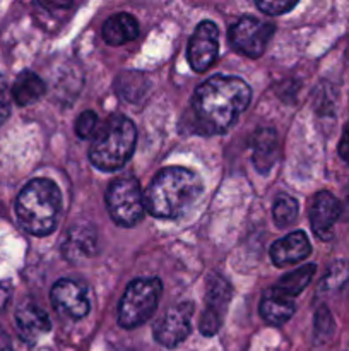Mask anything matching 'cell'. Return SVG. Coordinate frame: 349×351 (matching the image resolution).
Here are the masks:
<instances>
[{
  "instance_id": "20",
  "label": "cell",
  "mask_w": 349,
  "mask_h": 351,
  "mask_svg": "<svg viewBox=\"0 0 349 351\" xmlns=\"http://www.w3.org/2000/svg\"><path fill=\"white\" fill-rule=\"evenodd\" d=\"M296 312V305L289 298L277 297V295L269 293L263 297L260 304V315L263 321L270 326H283L293 317Z\"/></svg>"
},
{
  "instance_id": "15",
  "label": "cell",
  "mask_w": 349,
  "mask_h": 351,
  "mask_svg": "<svg viewBox=\"0 0 349 351\" xmlns=\"http://www.w3.org/2000/svg\"><path fill=\"white\" fill-rule=\"evenodd\" d=\"M250 146H252L253 165L260 173L267 175L279 158V137L276 130L269 127L259 129L250 139Z\"/></svg>"
},
{
  "instance_id": "6",
  "label": "cell",
  "mask_w": 349,
  "mask_h": 351,
  "mask_svg": "<svg viewBox=\"0 0 349 351\" xmlns=\"http://www.w3.org/2000/svg\"><path fill=\"white\" fill-rule=\"evenodd\" d=\"M106 208L118 226H135L146 213L144 192L139 182L132 177L118 178L106 192Z\"/></svg>"
},
{
  "instance_id": "11",
  "label": "cell",
  "mask_w": 349,
  "mask_h": 351,
  "mask_svg": "<svg viewBox=\"0 0 349 351\" xmlns=\"http://www.w3.org/2000/svg\"><path fill=\"white\" fill-rule=\"evenodd\" d=\"M50 298L58 314L67 315L75 321L86 317L91 308L88 290L84 288V285L74 280H65V278L58 280L51 288Z\"/></svg>"
},
{
  "instance_id": "22",
  "label": "cell",
  "mask_w": 349,
  "mask_h": 351,
  "mask_svg": "<svg viewBox=\"0 0 349 351\" xmlns=\"http://www.w3.org/2000/svg\"><path fill=\"white\" fill-rule=\"evenodd\" d=\"M298 213H300V206H298L296 199L287 194L277 195L272 208V218L276 226L286 228V226L293 225L294 219L298 218Z\"/></svg>"
},
{
  "instance_id": "8",
  "label": "cell",
  "mask_w": 349,
  "mask_h": 351,
  "mask_svg": "<svg viewBox=\"0 0 349 351\" xmlns=\"http://www.w3.org/2000/svg\"><path fill=\"white\" fill-rule=\"evenodd\" d=\"M231 300V288L219 274H211L205 283V307L202 312L198 329L204 336H214L221 329Z\"/></svg>"
},
{
  "instance_id": "26",
  "label": "cell",
  "mask_w": 349,
  "mask_h": 351,
  "mask_svg": "<svg viewBox=\"0 0 349 351\" xmlns=\"http://www.w3.org/2000/svg\"><path fill=\"white\" fill-rule=\"evenodd\" d=\"M10 115V91L5 79L0 75V125L9 119Z\"/></svg>"
},
{
  "instance_id": "28",
  "label": "cell",
  "mask_w": 349,
  "mask_h": 351,
  "mask_svg": "<svg viewBox=\"0 0 349 351\" xmlns=\"http://www.w3.org/2000/svg\"><path fill=\"white\" fill-rule=\"evenodd\" d=\"M10 295H12V291H10L9 285L0 283V312L7 307V304L10 300Z\"/></svg>"
},
{
  "instance_id": "13",
  "label": "cell",
  "mask_w": 349,
  "mask_h": 351,
  "mask_svg": "<svg viewBox=\"0 0 349 351\" xmlns=\"http://www.w3.org/2000/svg\"><path fill=\"white\" fill-rule=\"evenodd\" d=\"M16 324L21 339L27 345H34L51 331V321L48 314L33 302H26L17 308Z\"/></svg>"
},
{
  "instance_id": "9",
  "label": "cell",
  "mask_w": 349,
  "mask_h": 351,
  "mask_svg": "<svg viewBox=\"0 0 349 351\" xmlns=\"http://www.w3.org/2000/svg\"><path fill=\"white\" fill-rule=\"evenodd\" d=\"M194 304L180 302L164 312L163 317L154 324V339L166 348H174L190 335Z\"/></svg>"
},
{
  "instance_id": "7",
  "label": "cell",
  "mask_w": 349,
  "mask_h": 351,
  "mask_svg": "<svg viewBox=\"0 0 349 351\" xmlns=\"http://www.w3.org/2000/svg\"><path fill=\"white\" fill-rule=\"evenodd\" d=\"M274 34V24L245 16L229 27V43L236 51L250 58H259L266 51Z\"/></svg>"
},
{
  "instance_id": "29",
  "label": "cell",
  "mask_w": 349,
  "mask_h": 351,
  "mask_svg": "<svg viewBox=\"0 0 349 351\" xmlns=\"http://www.w3.org/2000/svg\"><path fill=\"white\" fill-rule=\"evenodd\" d=\"M0 351H14L10 338L2 331V329H0Z\"/></svg>"
},
{
  "instance_id": "17",
  "label": "cell",
  "mask_w": 349,
  "mask_h": 351,
  "mask_svg": "<svg viewBox=\"0 0 349 351\" xmlns=\"http://www.w3.org/2000/svg\"><path fill=\"white\" fill-rule=\"evenodd\" d=\"M96 250V233L91 226L88 225H75L68 232L64 245H62V254L68 261L84 259L91 257Z\"/></svg>"
},
{
  "instance_id": "4",
  "label": "cell",
  "mask_w": 349,
  "mask_h": 351,
  "mask_svg": "<svg viewBox=\"0 0 349 351\" xmlns=\"http://www.w3.org/2000/svg\"><path fill=\"white\" fill-rule=\"evenodd\" d=\"M135 141L137 130L132 120L127 119L125 115L115 113L96 132L91 149H89V160L98 170H118L132 158Z\"/></svg>"
},
{
  "instance_id": "14",
  "label": "cell",
  "mask_w": 349,
  "mask_h": 351,
  "mask_svg": "<svg viewBox=\"0 0 349 351\" xmlns=\"http://www.w3.org/2000/svg\"><path fill=\"white\" fill-rule=\"evenodd\" d=\"M269 254L276 267L293 266V264L307 259L311 254L310 240H308L307 233L293 232L284 239L274 242Z\"/></svg>"
},
{
  "instance_id": "25",
  "label": "cell",
  "mask_w": 349,
  "mask_h": 351,
  "mask_svg": "<svg viewBox=\"0 0 349 351\" xmlns=\"http://www.w3.org/2000/svg\"><path fill=\"white\" fill-rule=\"evenodd\" d=\"M257 7H259L262 12L270 14V16H279V14L287 12V10L294 9L296 7V2H286V0H259L257 2Z\"/></svg>"
},
{
  "instance_id": "19",
  "label": "cell",
  "mask_w": 349,
  "mask_h": 351,
  "mask_svg": "<svg viewBox=\"0 0 349 351\" xmlns=\"http://www.w3.org/2000/svg\"><path fill=\"white\" fill-rule=\"evenodd\" d=\"M44 91H47L44 82L41 81L40 75L31 71L21 72L12 86V96L21 106H29L36 103L44 95Z\"/></svg>"
},
{
  "instance_id": "24",
  "label": "cell",
  "mask_w": 349,
  "mask_h": 351,
  "mask_svg": "<svg viewBox=\"0 0 349 351\" xmlns=\"http://www.w3.org/2000/svg\"><path fill=\"white\" fill-rule=\"evenodd\" d=\"M334 335V319L327 307H320L315 314V338L325 341Z\"/></svg>"
},
{
  "instance_id": "16",
  "label": "cell",
  "mask_w": 349,
  "mask_h": 351,
  "mask_svg": "<svg viewBox=\"0 0 349 351\" xmlns=\"http://www.w3.org/2000/svg\"><path fill=\"white\" fill-rule=\"evenodd\" d=\"M139 36V23L127 12L113 14L103 24V40L112 47L125 45Z\"/></svg>"
},
{
  "instance_id": "1",
  "label": "cell",
  "mask_w": 349,
  "mask_h": 351,
  "mask_svg": "<svg viewBox=\"0 0 349 351\" xmlns=\"http://www.w3.org/2000/svg\"><path fill=\"white\" fill-rule=\"evenodd\" d=\"M252 89L243 79L212 75L202 82L192 99V110L201 132L221 134L231 129L250 105Z\"/></svg>"
},
{
  "instance_id": "3",
  "label": "cell",
  "mask_w": 349,
  "mask_h": 351,
  "mask_svg": "<svg viewBox=\"0 0 349 351\" xmlns=\"http://www.w3.org/2000/svg\"><path fill=\"white\" fill-rule=\"evenodd\" d=\"M19 225L34 237H44L55 232L62 215V194L57 184L48 178H34L16 201Z\"/></svg>"
},
{
  "instance_id": "10",
  "label": "cell",
  "mask_w": 349,
  "mask_h": 351,
  "mask_svg": "<svg viewBox=\"0 0 349 351\" xmlns=\"http://www.w3.org/2000/svg\"><path fill=\"white\" fill-rule=\"evenodd\" d=\"M219 29L212 21H202L188 41V64L195 72H205L218 58Z\"/></svg>"
},
{
  "instance_id": "21",
  "label": "cell",
  "mask_w": 349,
  "mask_h": 351,
  "mask_svg": "<svg viewBox=\"0 0 349 351\" xmlns=\"http://www.w3.org/2000/svg\"><path fill=\"white\" fill-rule=\"evenodd\" d=\"M349 283V261H335L331 264L318 285V295L320 297H328L337 291H341L346 285Z\"/></svg>"
},
{
  "instance_id": "2",
  "label": "cell",
  "mask_w": 349,
  "mask_h": 351,
  "mask_svg": "<svg viewBox=\"0 0 349 351\" xmlns=\"http://www.w3.org/2000/svg\"><path fill=\"white\" fill-rule=\"evenodd\" d=\"M202 180L183 167L163 168L144 192V204L149 215L161 219H178L201 197Z\"/></svg>"
},
{
  "instance_id": "18",
  "label": "cell",
  "mask_w": 349,
  "mask_h": 351,
  "mask_svg": "<svg viewBox=\"0 0 349 351\" xmlns=\"http://www.w3.org/2000/svg\"><path fill=\"white\" fill-rule=\"evenodd\" d=\"M315 271H317V266H315V264H305V266L298 267L296 271L281 278L276 283V287L270 290V293L293 300L294 297H298V295L310 285Z\"/></svg>"
},
{
  "instance_id": "12",
  "label": "cell",
  "mask_w": 349,
  "mask_h": 351,
  "mask_svg": "<svg viewBox=\"0 0 349 351\" xmlns=\"http://www.w3.org/2000/svg\"><path fill=\"white\" fill-rule=\"evenodd\" d=\"M341 202L328 191L315 194L310 206V225L315 235L320 240L332 239V228L341 216Z\"/></svg>"
},
{
  "instance_id": "5",
  "label": "cell",
  "mask_w": 349,
  "mask_h": 351,
  "mask_svg": "<svg viewBox=\"0 0 349 351\" xmlns=\"http://www.w3.org/2000/svg\"><path fill=\"white\" fill-rule=\"evenodd\" d=\"M163 283L157 278H139L127 287L118 304V324L133 329L144 324L156 312Z\"/></svg>"
},
{
  "instance_id": "27",
  "label": "cell",
  "mask_w": 349,
  "mask_h": 351,
  "mask_svg": "<svg viewBox=\"0 0 349 351\" xmlns=\"http://www.w3.org/2000/svg\"><path fill=\"white\" fill-rule=\"evenodd\" d=\"M339 156L342 158V161L349 165V122L346 123L344 130H342V137L339 141Z\"/></svg>"
},
{
  "instance_id": "23",
  "label": "cell",
  "mask_w": 349,
  "mask_h": 351,
  "mask_svg": "<svg viewBox=\"0 0 349 351\" xmlns=\"http://www.w3.org/2000/svg\"><path fill=\"white\" fill-rule=\"evenodd\" d=\"M98 115L91 110H86L75 120V134H77L81 139H91L96 136V130H98Z\"/></svg>"
}]
</instances>
